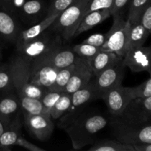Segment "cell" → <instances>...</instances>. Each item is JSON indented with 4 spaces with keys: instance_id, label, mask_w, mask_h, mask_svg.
Masks as SVG:
<instances>
[{
    "instance_id": "cell-1",
    "label": "cell",
    "mask_w": 151,
    "mask_h": 151,
    "mask_svg": "<svg viewBox=\"0 0 151 151\" xmlns=\"http://www.w3.org/2000/svg\"><path fill=\"white\" fill-rule=\"evenodd\" d=\"M62 117L60 127L67 133L72 147L76 150L92 144L97 134L108 124L103 115L81 111V109L64 114Z\"/></svg>"
},
{
    "instance_id": "cell-2",
    "label": "cell",
    "mask_w": 151,
    "mask_h": 151,
    "mask_svg": "<svg viewBox=\"0 0 151 151\" xmlns=\"http://www.w3.org/2000/svg\"><path fill=\"white\" fill-rule=\"evenodd\" d=\"M62 43L63 40L60 35L48 27L38 37L16 49V55L25 61L31 62L47 56L61 47Z\"/></svg>"
},
{
    "instance_id": "cell-3",
    "label": "cell",
    "mask_w": 151,
    "mask_h": 151,
    "mask_svg": "<svg viewBox=\"0 0 151 151\" xmlns=\"http://www.w3.org/2000/svg\"><path fill=\"white\" fill-rule=\"evenodd\" d=\"M88 1L77 0L58 16L50 27L58 34L62 40L72 39L85 15Z\"/></svg>"
},
{
    "instance_id": "cell-4",
    "label": "cell",
    "mask_w": 151,
    "mask_h": 151,
    "mask_svg": "<svg viewBox=\"0 0 151 151\" xmlns=\"http://www.w3.org/2000/svg\"><path fill=\"white\" fill-rule=\"evenodd\" d=\"M111 122L113 134L116 140L131 145L140 142L151 143L150 123L135 125L122 120L117 116Z\"/></svg>"
},
{
    "instance_id": "cell-5",
    "label": "cell",
    "mask_w": 151,
    "mask_h": 151,
    "mask_svg": "<svg viewBox=\"0 0 151 151\" xmlns=\"http://www.w3.org/2000/svg\"><path fill=\"white\" fill-rule=\"evenodd\" d=\"M13 73V88L18 97H27L41 99L47 90L29 82L28 64L25 60L16 55L10 62Z\"/></svg>"
},
{
    "instance_id": "cell-6",
    "label": "cell",
    "mask_w": 151,
    "mask_h": 151,
    "mask_svg": "<svg viewBox=\"0 0 151 151\" xmlns=\"http://www.w3.org/2000/svg\"><path fill=\"white\" fill-rule=\"evenodd\" d=\"M113 18V24L107 32V40L101 47V50L112 52L116 55L123 58L128 50V37L131 24L128 20H125L123 16Z\"/></svg>"
},
{
    "instance_id": "cell-7",
    "label": "cell",
    "mask_w": 151,
    "mask_h": 151,
    "mask_svg": "<svg viewBox=\"0 0 151 151\" xmlns=\"http://www.w3.org/2000/svg\"><path fill=\"white\" fill-rule=\"evenodd\" d=\"M27 63L29 82L47 91L50 89L54 83L58 69L53 66L45 58Z\"/></svg>"
},
{
    "instance_id": "cell-8",
    "label": "cell",
    "mask_w": 151,
    "mask_h": 151,
    "mask_svg": "<svg viewBox=\"0 0 151 151\" xmlns=\"http://www.w3.org/2000/svg\"><path fill=\"white\" fill-rule=\"evenodd\" d=\"M125 68L122 58H121L99 75L94 76V79L92 78V82L99 99H101L102 96L109 89L122 85Z\"/></svg>"
},
{
    "instance_id": "cell-9",
    "label": "cell",
    "mask_w": 151,
    "mask_h": 151,
    "mask_svg": "<svg viewBox=\"0 0 151 151\" xmlns=\"http://www.w3.org/2000/svg\"><path fill=\"white\" fill-rule=\"evenodd\" d=\"M117 117L135 125L150 123L151 97L131 100Z\"/></svg>"
},
{
    "instance_id": "cell-10",
    "label": "cell",
    "mask_w": 151,
    "mask_h": 151,
    "mask_svg": "<svg viewBox=\"0 0 151 151\" xmlns=\"http://www.w3.org/2000/svg\"><path fill=\"white\" fill-rule=\"evenodd\" d=\"M27 129L41 142H46L51 137L54 131V123L50 116L45 114H23Z\"/></svg>"
},
{
    "instance_id": "cell-11",
    "label": "cell",
    "mask_w": 151,
    "mask_h": 151,
    "mask_svg": "<svg viewBox=\"0 0 151 151\" xmlns=\"http://www.w3.org/2000/svg\"><path fill=\"white\" fill-rule=\"evenodd\" d=\"M150 47L130 48L122 58V62L132 72H147L150 75Z\"/></svg>"
},
{
    "instance_id": "cell-12",
    "label": "cell",
    "mask_w": 151,
    "mask_h": 151,
    "mask_svg": "<svg viewBox=\"0 0 151 151\" xmlns=\"http://www.w3.org/2000/svg\"><path fill=\"white\" fill-rule=\"evenodd\" d=\"M48 6L43 0H25L18 10L16 17L29 27L44 20L47 16Z\"/></svg>"
},
{
    "instance_id": "cell-13",
    "label": "cell",
    "mask_w": 151,
    "mask_h": 151,
    "mask_svg": "<svg viewBox=\"0 0 151 151\" xmlns=\"http://www.w3.org/2000/svg\"><path fill=\"white\" fill-rule=\"evenodd\" d=\"M94 75L88 63L83 59L78 58L75 63L73 71L70 78L64 88V92L69 94L86 86L92 80Z\"/></svg>"
},
{
    "instance_id": "cell-14",
    "label": "cell",
    "mask_w": 151,
    "mask_h": 151,
    "mask_svg": "<svg viewBox=\"0 0 151 151\" xmlns=\"http://www.w3.org/2000/svg\"><path fill=\"white\" fill-rule=\"evenodd\" d=\"M101 99L104 100L109 112L113 116L121 114L127 105L131 100L127 90V87L118 86L106 91Z\"/></svg>"
},
{
    "instance_id": "cell-15",
    "label": "cell",
    "mask_w": 151,
    "mask_h": 151,
    "mask_svg": "<svg viewBox=\"0 0 151 151\" xmlns=\"http://www.w3.org/2000/svg\"><path fill=\"white\" fill-rule=\"evenodd\" d=\"M59 14L60 13L49 15L41 22L30 27H28V28L25 29H21L15 40L14 44L16 46V49L22 47L27 43L29 42L32 39L38 37L40 34H41L47 28L50 27V25L53 23L55 19L58 17Z\"/></svg>"
},
{
    "instance_id": "cell-16",
    "label": "cell",
    "mask_w": 151,
    "mask_h": 151,
    "mask_svg": "<svg viewBox=\"0 0 151 151\" xmlns=\"http://www.w3.org/2000/svg\"><path fill=\"white\" fill-rule=\"evenodd\" d=\"M21 29L19 19L0 6V38L6 42L14 44Z\"/></svg>"
},
{
    "instance_id": "cell-17",
    "label": "cell",
    "mask_w": 151,
    "mask_h": 151,
    "mask_svg": "<svg viewBox=\"0 0 151 151\" xmlns=\"http://www.w3.org/2000/svg\"><path fill=\"white\" fill-rule=\"evenodd\" d=\"M20 111L22 109L17 96L10 94L0 99V120L6 127L19 116Z\"/></svg>"
},
{
    "instance_id": "cell-18",
    "label": "cell",
    "mask_w": 151,
    "mask_h": 151,
    "mask_svg": "<svg viewBox=\"0 0 151 151\" xmlns=\"http://www.w3.org/2000/svg\"><path fill=\"white\" fill-rule=\"evenodd\" d=\"M97 99H99L98 96L91 80L86 86L71 94V106L66 113L80 110L86 104Z\"/></svg>"
},
{
    "instance_id": "cell-19",
    "label": "cell",
    "mask_w": 151,
    "mask_h": 151,
    "mask_svg": "<svg viewBox=\"0 0 151 151\" xmlns=\"http://www.w3.org/2000/svg\"><path fill=\"white\" fill-rule=\"evenodd\" d=\"M43 58H45L53 66L59 69L74 64L78 56L72 49L63 48L61 46L50 55Z\"/></svg>"
},
{
    "instance_id": "cell-20",
    "label": "cell",
    "mask_w": 151,
    "mask_h": 151,
    "mask_svg": "<svg viewBox=\"0 0 151 151\" xmlns=\"http://www.w3.org/2000/svg\"><path fill=\"white\" fill-rule=\"evenodd\" d=\"M121 58L122 57L116 55L112 52L101 50L88 63L93 75L94 76H96L109 66L113 65Z\"/></svg>"
},
{
    "instance_id": "cell-21",
    "label": "cell",
    "mask_w": 151,
    "mask_h": 151,
    "mask_svg": "<svg viewBox=\"0 0 151 151\" xmlns=\"http://www.w3.org/2000/svg\"><path fill=\"white\" fill-rule=\"evenodd\" d=\"M111 16V10L109 9L94 10L83 16L79 27L77 29L74 37L81 35L83 32L92 29L97 25L100 24L104 20Z\"/></svg>"
},
{
    "instance_id": "cell-22",
    "label": "cell",
    "mask_w": 151,
    "mask_h": 151,
    "mask_svg": "<svg viewBox=\"0 0 151 151\" xmlns=\"http://www.w3.org/2000/svg\"><path fill=\"white\" fill-rule=\"evenodd\" d=\"M20 135L21 121L19 116L6 127L4 133L0 137V148L1 150H10V147L15 146V143Z\"/></svg>"
},
{
    "instance_id": "cell-23",
    "label": "cell",
    "mask_w": 151,
    "mask_h": 151,
    "mask_svg": "<svg viewBox=\"0 0 151 151\" xmlns=\"http://www.w3.org/2000/svg\"><path fill=\"white\" fill-rule=\"evenodd\" d=\"M88 151H135L134 146L129 144H125L116 139L95 140Z\"/></svg>"
},
{
    "instance_id": "cell-24",
    "label": "cell",
    "mask_w": 151,
    "mask_h": 151,
    "mask_svg": "<svg viewBox=\"0 0 151 151\" xmlns=\"http://www.w3.org/2000/svg\"><path fill=\"white\" fill-rule=\"evenodd\" d=\"M150 33L143 27L140 22L131 24L128 37V49L142 47Z\"/></svg>"
},
{
    "instance_id": "cell-25",
    "label": "cell",
    "mask_w": 151,
    "mask_h": 151,
    "mask_svg": "<svg viewBox=\"0 0 151 151\" xmlns=\"http://www.w3.org/2000/svg\"><path fill=\"white\" fill-rule=\"evenodd\" d=\"M18 99H19L21 109L23 114L47 115L40 99L31 98V97H18Z\"/></svg>"
},
{
    "instance_id": "cell-26",
    "label": "cell",
    "mask_w": 151,
    "mask_h": 151,
    "mask_svg": "<svg viewBox=\"0 0 151 151\" xmlns=\"http://www.w3.org/2000/svg\"><path fill=\"white\" fill-rule=\"evenodd\" d=\"M150 0H131L128 7L127 20L131 24L139 22L140 16L145 6Z\"/></svg>"
},
{
    "instance_id": "cell-27",
    "label": "cell",
    "mask_w": 151,
    "mask_h": 151,
    "mask_svg": "<svg viewBox=\"0 0 151 151\" xmlns=\"http://www.w3.org/2000/svg\"><path fill=\"white\" fill-rule=\"evenodd\" d=\"M71 106V94L64 92L58 100L50 111V117L56 119L61 118L68 111Z\"/></svg>"
},
{
    "instance_id": "cell-28",
    "label": "cell",
    "mask_w": 151,
    "mask_h": 151,
    "mask_svg": "<svg viewBox=\"0 0 151 151\" xmlns=\"http://www.w3.org/2000/svg\"><path fill=\"white\" fill-rule=\"evenodd\" d=\"M74 66H75V63L69 66H66V67L59 69L54 83H53L52 86L51 87L50 89L64 91V88L67 84L68 81H69V78H70Z\"/></svg>"
},
{
    "instance_id": "cell-29",
    "label": "cell",
    "mask_w": 151,
    "mask_h": 151,
    "mask_svg": "<svg viewBox=\"0 0 151 151\" xmlns=\"http://www.w3.org/2000/svg\"><path fill=\"white\" fill-rule=\"evenodd\" d=\"M13 88V73L10 63L0 66V91H10Z\"/></svg>"
},
{
    "instance_id": "cell-30",
    "label": "cell",
    "mask_w": 151,
    "mask_h": 151,
    "mask_svg": "<svg viewBox=\"0 0 151 151\" xmlns=\"http://www.w3.org/2000/svg\"><path fill=\"white\" fill-rule=\"evenodd\" d=\"M127 90L131 100L151 97V78L149 77L145 81L137 86L127 87Z\"/></svg>"
},
{
    "instance_id": "cell-31",
    "label": "cell",
    "mask_w": 151,
    "mask_h": 151,
    "mask_svg": "<svg viewBox=\"0 0 151 151\" xmlns=\"http://www.w3.org/2000/svg\"><path fill=\"white\" fill-rule=\"evenodd\" d=\"M72 49L78 57L83 59L87 62L89 61L97 52L101 50V48L100 47H94V46L85 44V43L76 44Z\"/></svg>"
},
{
    "instance_id": "cell-32",
    "label": "cell",
    "mask_w": 151,
    "mask_h": 151,
    "mask_svg": "<svg viewBox=\"0 0 151 151\" xmlns=\"http://www.w3.org/2000/svg\"><path fill=\"white\" fill-rule=\"evenodd\" d=\"M63 93H64V91L50 89L47 90L44 93V95L41 97L40 100H41L43 107H44L46 114L47 115L50 116V111H51L52 109Z\"/></svg>"
},
{
    "instance_id": "cell-33",
    "label": "cell",
    "mask_w": 151,
    "mask_h": 151,
    "mask_svg": "<svg viewBox=\"0 0 151 151\" xmlns=\"http://www.w3.org/2000/svg\"><path fill=\"white\" fill-rule=\"evenodd\" d=\"M114 0H88L86 8L85 15L94 10L109 9L111 10Z\"/></svg>"
},
{
    "instance_id": "cell-34",
    "label": "cell",
    "mask_w": 151,
    "mask_h": 151,
    "mask_svg": "<svg viewBox=\"0 0 151 151\" xmlns=\"http://www.w3.org/2000/svg\"><path fill=\"white\" fill-rule=\"evenodd\" d=\"M76 1L77 0H51V2L48 5L47 16L54 13H60Z\"/></svg>"
},
{
    "instance_id": "cell-35",
    "label": "cell",
    "mask_w": 151,
    "mask_h": 151,
    "mask_svg": "<svg viewBox=\"0 0 151 151\" xmlns=\"http://www.w3.org/2000/svg\"><path fill=\"white\" fill-rule=\"evenodd\" d=\"M139 22L143 27L149 32L151 33V1H149L145 6V9L140 16Z\"/></svg>"
},
{
    "instance_id": "cell-36",
    "label": "cell",
    "mask_w": 151,
    "mask_h": 151,
    "mask_svg": "<svg viewBox=\"0 0 151 151\" xmlns=\"http://www.w3.org/2000/svg\"><path fill=\"white\" fill-rule=\"evenodd\" d=\"M107 32L106 33H96L94 34V35H90L88 38L84 40L83 43L101 48L106 43V40H107Z\"/></svg>"
},
{
    "instance_id": "cell-37",
    "label": "cell",
    "mask_w": 151,
    "mask_h": 151,
    "mask_svg": "<svg viewBox=\"0 0 151 151\" xmlns=\"http://www.w3.org/2000/svg\"><path fill=\"white\" fill-rule=\"evenodd\" d=\"M131 0H114L111 13V16H123Z\"/></svg>"
},
{
    "instance_id": "cell-38",
    "label": "cell",
    "mask_w": 151,
    "mask_h": 151,
    "mask_svg": "<svg viewBox=\"0 0 151 151\" xmlns=\"http://www.w3.org/2000/svg\"><path fill=\"white\" fill-rule=\"evenodd\" d=\"M15 146H19V147H24V148L27 149L31 151H45V150L41 147H38L35 145L32 144V143L29 142L27 139H25L22 135H20L16 140V143H15Z\"/></svg>"
},
{
    "instance_id": "cell-39",
    "label": "cell",
    "mask_w": 151,
    "mask_h": 151,
    "mask_svg": "<svg viewBox=\"0 0 151 151\" xmlns=\"http://www.w3.org/2000/svg\"><path fill=\"white\" fill-rule=\"evenodd\" d=\"M133 146L135 151H151V143L140 142Z\"/></svg>"
},
{
    "instance_id": "cell-40",
    "label": "cell",
    "mask_w": 151,
    "mask_h": 151,
    "mask_svg": "<svg viewBox=\"0 0 151 151\" xmlns=\"http://www.w3.org/2000/svg\"><path fill=\"white\" fill-rule=\"evenodd\" d=\"M0 6H1L2 8H4V10H7V11H9L10 13H11L12 14H13V0H0Z\"/></svg>"
},
{
    "instance_id": "cell-41",
    "label": "cell",
    "mask_w": 151,
    "mask_h": 151,
    "mask_svg": "<svg viewBox=\"0 0 151 151\" xmlns=\"http://www.w3.org/2000/svg\"><path fill=\"white\" fill-rule=\"evenodd\" d=\"M5 128H6V126L4 125V124L3 123V122H1V120H0V137H1V134L4 133ZM0 149H1V148H0Z\"/></svg>"
},
{
    "instance_id": "cell-42",
    "label": "cell",
    "mask_w": 151,
    "mask_h": 151,
    "mask_svg": "<svg viewBox=\"0 0 151 151\" xmlns=\"http://www.w3.org/2000/svg\"><path fill=\"white\" fill-rule=\"evenodd\" d=\"M1 58V50H0V60Z\"/></svg>"
},
{
    "instance_id": "cell-43",
    "label": "cell",
    "mask_w": 151,
    "mask_h": 151,
    "mask_svg": "<svg viewBox=\"0 0 151 151\" xmlns=\"http://www.w3.org/2000/svg\"><path fill=\"white\" fill-rule=\"evenodd\" d=\"M0 150H1V149H0Z\"/></svg>"
}]
</instances>
